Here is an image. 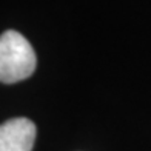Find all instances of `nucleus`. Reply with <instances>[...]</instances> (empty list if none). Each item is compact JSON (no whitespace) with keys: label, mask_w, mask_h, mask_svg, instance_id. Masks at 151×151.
Returning <instances> with one entry per match:
<instances>
[{"label":"nucleus","mask_w":151,"mask_h":151,"mask_svg":"<svg viewBox=\"0 0 151 151\" xmlns=\"http://www.w3.org/2000/svg\"><path fill=\"white\" fill-rule=\"evenodd\" d=\"M37 65L28 39L17 31H5L0 37V80L3 83H17L28 79Z\"/></svg>","instance_id":"1"},{"label":"nucleus","mask_w":151,"mask_h":151,"mask_svg":"<svg viewBox=\"0 0 151 151\" xmlns=\"http://www.w3.org/2000/svg\"><path fill=\"white\" fill-rule=\"evenodd\" d=\"M36 125L26 117L9 119L0 127V151H32Z\"/></svg>","instance_id":"2"}]
</instances>
